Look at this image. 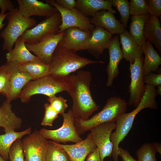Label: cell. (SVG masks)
Segmentation results:
<instances>
[{"label":"cell","instance_id":"6da1fadb","mask_svg":"<svg viewBox=\"0 0 161 161\" xmlns=\"http://www.w3.org/2000/svg\"><path fill=\"white\" fill-rule=\"evenodd\" d=\"M92 79L90 72L80 70L76 74L70 75L66 80V91L72 99L71 110L75 119H88L100 107L91 95L90 86Z\"/></svg>","mask_w":161,"mask_h":161},{"label":"cell","instance_id":"7a4b0ae2","mask_svg":"<svg viewBox=\"0 0 161 161\" xmlns=\"http://www.w3.org/2000/svg\"><path fill=\"white\" fill-rule=\"evenodd\" d=\"M157 95L156 89L154 87L146 85L144 95L136 108L129 113H125L120 115L117 118L115 121V130L111 133L110 137L113 144L112 156L114 161L118 160L119 144L131 129L137 114L145 108L157 109L158 106L155 100Z\"/></svg>","mask_w":161,"mask_h":161},{"label":"cell","instance_id":"3957f363","mask_svg":"<svg viewBox=\"0 0 161 161\" xmlns=\"http://www.w3.org/2000/svg\"><path fill=\"white\" fill-rule=\"evenodd\" d=\"M82 57L76 52L63 48L58 45L49 64V75L57 80L65 82L71 74L87 65L96 63L104 64Z\"/></svg>","mask_w":161,"mask_h":161},{"label":"cell","instance_id":"277c9868","mask_svg":"<svg viewBox=\"0 0 161 161\" xmlns=\"http://www.w3.org/2000/svg\"><path fill=\"white\" fill-rule=\"evenodd\" d=\"M127 102L119 96H112L100 112L90 118L84 120L75 119L76 131L80 135L100 124L111 121L115 122L119 116L126 113Z\"/></svg>","mask_w":161,"mask_h":161},{"label":"cell","instance_id":"5b68a950","mask_svg":"<svg viewBox=\"0 0 161 161\" xmlns=\"http://www.w3.org/2000/svg\"><path fill=\"white\" fill-rule=\"evenodd\" d=\"M6 18L8 21L7 24L0 33V37L4 40L2 50L8 52L13 49L18 38L25 31L35 27L36 22L34 18H26L20 15L17 8L8 12Z\"/></svg>","mask_w":161,"mask_h":161},{"label":"cell","instance_id":"8992f818","mask_svg":"<svg viewBox=\"0 0 161 161\" xmlns=\"http://www.w3.org/2000/svg\"><path fill=\"white\" fill-rule=\"evenodd\" d=\"M66 82L59 81L48 75L29 82L23 88L18 98L22 103L28 102L32 96L42 94L49 97L63 91H66Z\"/></svg>","mask_w":161,"mask_h":161},{"label":"cell","instance_id":"52a82bcc","mask_svg":"<svg viewBox=\"0 0 161 161\" xmlns=\"http://www.w3.org/2000/svg\"><path fill=\"white\" fill-rule=\"evenodd\" d=\"M62 116L63 121L61 127L54 130L42 128L39 131L41 135L46 139H51L58 143L68 142L75 143L82 140L76 131L75 118L71 109L63 114Z\"/></svg>","mask_w":161,"mask_h":161},{"label":"cell","instance_id":"ba28073f","mask_svg":"<svg viewBox=\"0 0 161 161\" xmlns=\"http://www.w3.org/2000/svg\"><path fill=\"white\" fill-rule=\"evenodd\" d=\"M46 2L55 7L61 16V23L59 27V32L70 27H76L82 30L91 31L95 26L92 24L89 18L76 8L72 10L64 8L54 0H47Z\"/></svg>","mask_w":161,"mask_h":161},{"label":"cell","instance_id":"9c48e42d","mask_svg":"<svg viewBox=\"0 0 161 161\" xmlns=\"http://www.w3.org/2000/svg\"><path fill=\"white\" fill-rule=\"evenodd\" d=\"M61 23V15L58 12L46 17L32 28L25 31L20 37L25 43H36L47 35L58 33Z\"/></svg>","mask_w":161,"mask_h":161},{"label":"cell","instance_id":"30bf717a","mask_svg":"<svg viewBox=\"0 0 161 161\" xmlns=\"http://www.w3.org/2000/svg\"><path fill=\"white\" fill-rule=\"evenodd\" d=\"M48 141L35 130L21 141L24 161H46Z\"/></svg>","mask_w":161,"mask_h":161},{"label":"cell","instance_id":"8fae6325","mask_svg":"<svg viewBox=\"0 0 161 161\" xmlns=\"http://www.w3.org/2000/svg\"><path fill=\"white\" fill-rule=\"evenodd\" d=\"M143 56L136 58L130 64L131 82L129 87L130 96L127 105L136 107L143 96L145 89L144 75L143 71Z\"/></svg>","mask_w":161,"mask_h":161},{"label":"cell","instance_id":"7c38bea8","mask_svg":"<svg viewBox=\"0 0 161 161\" xmlns=\"http://www.w3.org/2000/svg\"><path fill=\"white\" fill-rule=\"evenodd\" d=\"M116 126L115 122L111 121L100 124L90 130L93 141L99 150L101 161L112 155L113 144L110 137Z\"/></svg>","mask_w":161,"mask_h":161},{"label":"cell","instance_id":"4fadbf2b","mask_svg":"<svg viewBox=\"0 0 161 161\" xmlns=\"http://www.w3.org/2000/svg\"><path fill=\"white\" fill-rule=\"evenodd\" d=\"M64 32L47 35L39 41L25 43V46L30 52H32L42 61L49 64L53 52L63 37Z\"/></svg>","mask_w":161,"mask_h":161},{"label":"cell","instance_id":"5bb4252c","mask_svg":"<svg viewBox=\"0 0 161 161\" xmlns=\"http://www.w3.org/2000/svg\"><path fill=\"white\" fill-rule=\"evenodd\" d=\"M91 32L76 27L67 28L64 31L63 37L58 45L76 52L86 50Z\"/></svg>","mask_w":161,"mask_h":161},{"label":"cell","instance_id":"9a60e30c","mask_svg":"<svg viewBox=\"0 0 161 161\" xmlns=\"http://www.w3.org/2000/svg\"><path fill=\"white\" fill-rule=\"evenodd\" d=\"M6 64L9 72L10 81L9 98L7 100L11 102L18 98L23 88L29 82L34 79L28 74L21 70L17 62H6Z\"/></svg>","mask_w":161,"mask_h":161},{"label":"cell","instance_id":"2e32d148","mask_svg":"<svg viewBox=\"0 0 161 161\" xmlns=\"http://www.w3.org/2000/svg\"><path fill=\"white\" fill-rule=\"evenodd\" d=\"M19 14L29 18L32 16H49L58 11L55 7L48 3L37 0H17Z\"/></svg>","mask_w":161,"mask_h":161},{"label":"cell","instance_id":"e0dca14e","mask_svg":"<svg viewBox=\"0 0 161 161\" xmlns=\"http://www.w3.org/2000/svg\"><path fill=\"white\" fill-rule=\"evenodd\" d=\"M119 41V35H116L111 39L108 49L109 50V61L106 71L107 78L106 86H111L114 80L118 75L119 64L123 58Z\"/></svg>","mask_w":161,"mask_h":161},{"label":"cell","instance_id":"ac0fdd59","mask_svg":"<svg viewBox=\"0 0 161 161\" xmlns=\"http://www.w3.org/2000/svg\"><path fill=\"white\" fill-rule=\"evenodd\" d=\"M112 35L101 27L95 26L91 32L86 50L97 59L108 49Z\"/></svg>","mask_w":161,"mask_h":161},{"label":"cell","instance_id":"d6986e66","mask_svg":"<svg viewBox=\"0 0 161 161\" xmlns=\"http://www.w3.org/2000/svg\"><path fill=\"white\" fill-rule=\"evenodd\" d=\"M54 142L64 149L70 161H84L88 155L97 148L90 133L85 139L75 144L63 145Z\"/></svg>","mask_w":161,"mask_h":161},{"label":"cell","instance_id":"ffe728a7","mask_svg":"<svg viewBox=\"0 0 161 161\" xmlns=\"http://www.w3.org/2000/svg\"><path fill=\"white\" fill-rule=\"evenodd\" d=\"M95 26L103 28L112 35H119L126 30L124 25L115 18L112 13L106 10H102L90 19Z\"/></svg>","mask_w":161,"mask_h":161},{"label":"cell","instance_id":"44dd1931","mask_svg":"<svg viewBox=\"0 0 161 161\" xmlns=\"http://www.w3.org/2000/svg\"><path fill=\"white\" fill-rule=\"evenodd\" d=\"M12 106L11 102L6 100L0 107V127L4 128L5 133L15 131L22 123L21 119L13 112Z\"/></svg>","mask_w":161,"mask_h":161},{"label":"cell","instance_id":"7402d4cb","mask_svg":"<svg viewBox=\"0 0 161 161\" xmlns=\"http://www.w3.org/2000/svg\"><path fill=\"white\" fill-rule=\"evenodd\" d=\"M119 36L123 58L129 61L130 64H133L136 58L143 56L141 47L137 45L127 31L126 30Z\"/></svg>","mask_w":161,"mask_h":161},{"label":"cell","instance_id":"603a6c76","mask_svg":"<svg viewBox=\"0 0 161 161\" xmlns=\"http://www.w3.org/2000/svg\"><path fill=\"white\" fill-rule=\"evenodd\" d=\"M76 1L75 8L87 17H92L102 10H107L113 14L116 13L109 0H77Z\"/></svg>","mask_w":161,"mask_h":161},{"label":"cell","instance_id":"cb8c5ba5","mask_svg":"<svg viewBox=\"0 0 161 161\" xmlns=\"http://www.w3.org/2000/svg\"><path fill=\"white\" fill-rule=\"evenodd\" d=\"M14 44V48L6 54L7 62H16L20 65L28 62L40 59L29 51L21 37L18 38Z\"/></svg>","mask_w":161,"mask_h":161},{"label":"cell","instance_id":"d4e9b609","mask_svg":"<svg viewBox=\"0 0 161 161\" xmlns=\"http://www.w3.org/2000/svg\"><path fill=\"white\" fill-rule=\"evenodd\" d=\"M143 35L155 47L159 54H161V27L158 17L150 16L144 27Z\"/></svg>","mask_w":161,"mask_h":161},{"label":"cell","instance_id":"484cf974","mask_svg":"<svg viewBox=\"0 0 161 161\" xmlns=\"http://www.w3.org/2000/svg\"><path fill=\"white\" fill-rule=\"evenodd\" d=\"M141 48L145 55L143 66L144 75L157 72L161 64V58L159 55L148 41H145Z\"/></svg>","mask_w":161,"mask_h":161},{"label":"cell","instance_id":"4316f807","mask_svg":"<svg viewBox=\"0 0 161 161\" xmlns=\"http://www.w3.org/2000/svg\"><path fill=\"white\" fill-rule=\"evenodd\" d=\"M150 15H140L132 16L129 32L138 45L141 47L146 41L143 35L144 25Z\"/></svg>","mask_w":161,"mask_h":161},{"label":"cell","instance_id":"83f0119b","mask_svg":"<svg viewBox=\"0 0 161 161\" xmlns=\"http://www.w3.org/2000/svg\"><path fill=\"white\" fill-rule=\"evenodd\" d=\"M31 132L30 127L21 131H12L0 135V155L6 160L9 159V153L10 148L15 141L21 139L24 135L30 134Z\"/></svg>","mask_w":161,"mask_h":161},{"label":"cell","instance_id":"f1b7e54d","mask_svg":"<svg viewBox=\"0 0 161 161\" xmlns=\"http://www.w3.org/2000/svg\"><path fill=\"white\" fill-rule=\"evenodd\" d=\"M19 68L21 70L31 75L34 80L48 75L49 74V65L40 59L19 65Z\"/></svg>","mask_w":161,"mask_h":161},{"label":"cell","instance_id":"f546056e","mask_svg":"<svg viewBox=\"0 0 161 161\" xmlns=\"http://www.w3.org/2000/svg\"><path fill=\"white\" fill-rule=\"evenodd\" d=\"M46 161H70L66 151L53 141L47 143Z\"/></svg>","mask_w":161,"mask_h":161},{"label":"cell","instance_id":"4dcf8cb0","mask_svg":"<svg viewBox=\"0 0 161 161\" xmlns=\"http://www.w3.org/2000/svg\"><path fill=\"white\" fill-rule=\"evenodd\" d=\"M156 151L151 143H146L137 149V161H157L156 157Z\"/></svg>","mask_w":161,"mask_h":161},{"label":"cell","instance_id":"1f68e13d","mask_svg":"<svg viewBox=\"0 0 161 161\" xmlns=\"http://www.w3.org/2000/svg\"><path fill=\"white\" fill-rule=\"evenodd\" d=\"M112 6L115 7L121 16L120 21L126 29L129 18V2L127 0H109Z\"/></svg>","mask_w":161,"mask_h":161},{"label":"cell","instance_id":"d6a6232c","mask_svg":"<svg viewBox=\"0 0 161 161\" xmlns=\"http://www.w3.org/2000/svg\"><path fill=\"white\" fill-rule=\"evenodd\" d=\"M10 90L9 72L6 64L0 66V93L8 100Z\"/></svg>","mask_w":161,"mask_h":161},{"label":"cell","instance_id":"836d02e7","mask_svg":"<svg viewBox=\"0 0 161 161\" xmlns=\"http://www.w3.org/2000/svg\"><path fill=\"white\" fill-rule=\"evenodd\" d=\"M129 4L130 14L132 16L149 14L147 1L131 0Z\"/></svg>","mask_w":161,"mask_h":161},{"label":"cell","instance_id":"e575fe53","mask_svg":"<svg viewBox=\"0 0 161 161\" xmlns=\"http://www.w3.org/2000/svg\"><path fill=\"white\" fill-rule=\"evenodd\" d=\"M21 139L16 140L10 148L9 153L10 161H24Z\"/></svg>","mask_w":161,"mask_h":161},{"label":"cell","instance_id":"d590c367","mask_svg":"<svg viewBox=\"0 0 161 161\" xmlns=\"http://www.w3.org/2000/svg\"><path fill=\"white\" fill-rule=\"evenodd\" d=\"M47 100L49 104L58 114L62 115L65 113L68 107L67 100L61 97H57L55 95L48 97Z\"/></svg>","mask_w":161,"mask_h":161},{"label":"cell","instance_id":"8d00e7d4","mask_svg":"<svg viewBox=\"0 0 161 161\" xmlns=\"http://www.w3.org/2000/svg\"><path fill=\"white\" fill-rule=\"evenodd\" d=\"M44 107V114L41 124L44 126H52L54 120L58 117V114L48 103H45Z\"/></svg>","mask_w":161,"mask_h":161},{"label":"cell","instance_id":"74e56055","mask_svg":"<svg viewBox=\"0 0 161 161\" xmlns=\"http://www.w3.org/2000/svg\"><path fill=\"white\" fill-rule=\"evenodd\" d=\"M147 7L150 16L159 17L161 16V0L147 1Z\"/></svg>","mask_w":161,"mask_h":161},{"label":"cell","instance_id":"f35d334b","mask_svg":"<svg viewBox=\"0 0 161 161\" xmlns=\"http://www.w3.org/2000/svg\"><path fill=\"white\" fill-rule=\"evenodd\" d=\"M144 81L146 84L155 87L161 85V73L151 72L144 75Z\"/></svg>","mask_w":161,"mask_h":161},{"label":"cell","instance_id":"ab89813d","mask_svg":"<svg viewBox=\"0 0 161 161\" xmlns=\"http://www.w3.org/2000/svg\"><path fill=\"white\" fill-rule=\"evenodd\" d=\"M16 8L13 3L10 0H0V13L5 14L7 11H11Z\"/></svg>","mask_w":161,"mask_h":161},{"label":"cell","instance_id":"60d3db41","mask_svg":"<svg viewBox=\"0 0 161 161\" xmlns=\"http://www.w3.org/2000/svg\"><path fill=\"white\" fill-rule=\"evenodd\" d=\"M56 3L61 7L67 10L75 8L76 1L75 0H56Z\"/></svg>","mask_w":161,"mask_h":161},{"label":"cell","instance_id":"b9f144b4","mask_svg":"<svg viewBox=\"0 0 161 161\" xmlns=\"http://www.w3.org/2000/svg\"><path fill=\"white\" fill-rule=\"evenodd\" d=\"M119 155L120 156L123 161H137L127 150L121 147L119 148Z\"/></svg>","mask_w":161,"mask_h":161},{"label":"cell","instance_id":"7bdbcfd3","mask_svg":"<svg viewBox=\"0 0 161 161\" xmlns=\"http://www.w3.org/2000/svg\"><path fill=\"white\" fill-rule=\"evenodd\" d=\"M86 161H101L98 148L97 147L94 151L88 155Z\"/></svg>","mask_w":161,"mask_h":161},{"label":"cell","instance_id":"ee69618b","mask_svg":"<svg viewBox=\"0 0 161 161\" xmlns=\"http://www.w3.org/2000/svg\"><path fill=\"white\" fill-rule=\"evenodd\" d=\"M8 14V13L4 14L0 13V30L3 28L5 25V24L3 23V21Z\"/></svg>","mask_w":161,"mask_h":161},{"label":"cell","instance_id":"f6af8a7d","mask_svg":"<svg viewBox=\"0 0 161 161\" xmlns=\"http://www.w3.org/2000/svg\"><path fill=\"white\" fill-rule=\"evenodd\" d=\"M152 144L156 152H157L160 154H161V143L155 142L152 143Z\"/></svg>","mask_w":161,"mask_h":161},{"label":"cell","instance_id":"bcb514c9","mask_svg":"<svg viewBox=\"0 0 161 161\" xmlns=\"http://www.w3.org/2000/svg\"><path fill=\"white\" fill-rule=\"evenodd\" d=\"M157 89H156L158 95H161V85L157 86Z\"/></svg>","mask_w":161,"mask_h":161},{"label":"cell","instance_id":"7dc6e473","mask_svg":"<svg viewBox=\"0 0 161 161\" xmlns=\"http://www.w3.org/2000/svg\"><path fill=\"white\" fill-rule=\"evenodd\" d=\"M0 161H7L5 160L3 157L0 156Z\"/></svg>","mask_w":161,"mask_h":161},{"label":"cell","instance_id":"c3c4849f","mask_svg":"<svg viewBox=\"0 0 161 161\" xmlns=\"http://www.w3.org/2000/svg\"><path fill=\"white\" fill-rule=\"evenodd\" d=\"M0 94H1V93H0Z\"/></svg>","mask_w":161,"mask_h":161}]
</instances>
